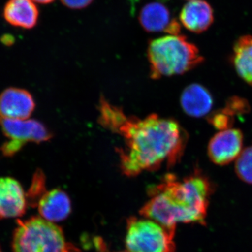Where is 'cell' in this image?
Returning <instances> with one entry per match:
<instances>
[{"label":"cell","instance_id":"8","mask_svg":"<svg viewBox=\"0 0 252 252\" xmlns=\"http://www.w3.org/2000/svg\"><path fill=\"white\" fill-rule=\"evenodd\" d=\"M28 205L27 196L21 184L13 177H1L0 220L22 217Z\"/></svg>","mask_w":252,"mask_h":252},{"label":"cell","instance_id":"19","mask_svg":"<svg viewBox=\"0 0 252 252\" xmlns=\"http://www.w3.org/2000/svg\"><path fill=\"white\" fill-rule=\"evenodd\" d=\"M208 122L214 127L220 130L231 128L233 125V117L227 114L224 111L214 112L208 117Z\"/></svg>","mask_w":252,"mask_h":252},{"label":"cell","instance_id":"3","mask_svg":"<svg viewBox=\"0 0 252 252\" xmlns=\"http://www.w3.org/2000/svg\"><path fill=\"white\" fill-rule=\"evenodd\" d=\"M147 57L150 77L153 79L185 74L204 61L197 46L180 34L164 36L150 41Z\"/></svg>","mask_w":252,"mask_h":252},{"label":"cell","instance_id":"23","mask_svg":"<svg viewBox=\"0 0 252 252\" xmlns=\"http://www.w3.org/2000/svg\"><path fill=\"white\" fill-rule=\"evenodd\" d=\"M0 252H2V251L1 250V248H0Z\"/></svg>","mask_w":252,"mask_h":252},{"label":"cell","instance_id":"16","mask_svg":"<svg viewBox=\"0 0 252 252\" xmlns=\"http://www.w3.org/2000/svg\"><path fill=\"white\" fill-rule=\"evenodd\" d=\"M235 172L240 180L252 185V146L243 149L237 158Z\"/></svg>","mask_w":252,"mask_h":252},{"label":"cell","instance_id":"15","mask_svg":"<svg viewBox=\"0 0 252 252\" xmlns=\"http://www.w3.org/2000/svg\"><path fill=\"white\" fill-rule=\"evenodd\" d=\"M232 61L240 77L252 86V36H243L235 41Z\"/></svg>","mask_w":252,"mask_h":252},{"label":"cell","instance_id":"12","mask_svg":"<svg viewBox=\"0 0 252 252\" xmlns=\"http://www.w3.org/2000/svg\"><path fill=\"white\" fill-rule=\"evenodd\" d=\"M180 19L188 31L199 34L206 31L213 23V9L204 0L189 1L182 8Z\"/></svg>","mask_w":252,"mask_h":252},{"label":"cell","instance_id":"25","mask_svg":"<svg viewBox=\"0 0 252 252\" xmlns=\"http://www.w3.org/2000/svg\"></svg>","mask_w":252,"mask_h":252},{"label":"cell","instance_id":"18","mask_svg":"<svg viewBox=\"0 0 252 252\" xmlns=\"http://www.w3.org/2000/svg\"><path fill=\"white\" fill-rule=\"evenodd\" d=\"M223 110L233 117L234 116L247 114L250 110V105L246 99L235 96V97H230L227 101L226 105Z\"/></svg>","mask_w":252,"mask_h":252},{"label":"cell","instance_id":"4","mask_svg":"<svg viewBox=\"0 0 252 252\" xmlns=\"http://www.w3.org/2000/svg\"><path fill=\"white\" fill-rule=\"evenodd\" d=\"M14 252H81L66 242L61 227L41 217L18 220L12 238Z\"/></svg>","mask_w":252,"mask_h":252},{"label":"cell","instance_id":"11","mask_svg":"<svg viewBox=\"0 0 252 252\" xmlns=\"http://www.w3.org/2000/svg\"><path fill=\"white\" fill-rule=\"evenodd\" d=\"M36 206L41 218L54 223L66 220L72 211L70 198L59 189L46 190Z\"/></svg>","mask_w":252,"mask_h":252},{"label":"cell","instance_id":"24","mask_svg":"<svg viewBox=\"0 0 252 252\" xmlns=\"http://www.w3.org/2000/svg\"><path fill=\"white\" fill-rule=\"evenodd\" d=\"M160 1H165V0H160Z\"/></svg>","mask_w":252,"mask_h":252},{"label":"cell","instance_id":"21","mask_svg":"<svg viewBox=\"0 0 252 252\" xmlns=\"http://www.w3.org/2000/svg\"><path fill=\"white\" fill-rule=\"evenodd\" d=\"M33 1H35L36 3H39V4H50V3L53 2L54 0H32Z\"/></svg>","mask_w":252,"mask_h":252},{"label":"cell","instance_id":"5","mask_svg":"<svg viewBox=\"0 0 252 252\" xmlns=\"http://www.w3.org/2000/svg\"><path fill=\"white\" fill-rule=\"evenodd\" d=\"M176 228L150 219L131 217L127 220L125 244L127 252H175Z\"/></svg>","mask_w":252,"mask_h":252},{"label":"cell","instance_id":"1","mask_svg":"<svg viewBox=\"0 0 252 252\" xmlns=\"http://www.w3.org/2000/svg\"><path fill=\"white\" fill-rule=\"evenodd\" d=\"M98 122L122 137L124 148L117 149L120 168L127 177L154 171L166 162L172 167L180 162L188 135L178 122L153 114L144 119L127 115L102 96Z\"/></svg>","mask_w":252,"mask_h":252},{"label":"cell","instance_id":"13","mask_svg":"<svg viewBox=\"0 0 252 252\" xmlns=\"http://www.w3.org/2000/svg\"><path fill=\"white\" fill-rule=\"evenodd\" d=\"M39 14V9L32 0H9L3 9L6 22L24 29L35 27Z\"/></svg>","mask_w":252,"mask_h":252},{"label":"cell","instance_id":"6","mask_svg":"<svg viewBox=\"0 0 252 252\" xmlns=\"http://www.w3.org/2000/svg\"><path fill=\"white\" fill-rule=\"evenodd\" d=\"M0 127L4 135L9 139L0 147L1 153L7 157L17 153L28 142L39 144L52 137V134L44 124L32 119L14 120L0 118Z\"/></svg>","mask_w":252,"mask_h":252},{"label":"cell","instance_id":"9","mask_svg":"<svg viewBox=\"0 0 252 252\" xmlns=\"http://www.w3.org/2000/svg\"><path fill=\"white\" fill-rule=\"evenodd\" d=\"M139 21L144 31L148 32H163L170 35L180 34V23L172 18L170 10L160 2L144 5L139 15Z\"/></svg>","mask_w":252,"mask_h":252},{"label":"cell","instance_id":"20","mask_svg":"<svg viewBox=\"0 0 252 252\" xmlns=\"http://www.w3.org/2000/svg\"><path fill=\"white\" fill-rule=\"evenodd\" d=\"M63 5L72 9H81L87 7L94 0H61Z\"/></svg>","mask_w":252,"mask_h":252},{"label":"cell","instance_id":"17","mask_svg":"<svg viewBox=\"0 0 252 252\" xmlns=\"http://www.w3.org/2000/svg\"><path fill=\"white\" fill-rule=\"evenodd\" d=\"M46 190L45 175L41 170H37L33 177L31 188L26 194L28 204L36 206L39 198Z\"/></svg>","mask_w":252,"mask_h":252},{"label":"cell","instance_id":"22","mask_svg":"<svg viewBox=\"0 0 252 252\" xmlns=\"http://www.w3.org/2000/svg\"><path fill=\"white\" fill-rule=\"evenodd\" d=\"M187 1H193V0H187Z\"/></svg>","mask_w":252,"mask_h":252},{"label":"cell","instance_id":"7","mask_svg":"<svg viewBox=\"0 0 252 252\" xmlns=\"http://www.w3.org/2000/svg\"><path fill=\"white\" fill-rule=\"evenodd\" d=\"M243 144V135L238 129L220 130L209 142L207 154L214 163L225 165L237 159Z\"/></svg>","mask_w":252,"mask_h":252},{"label":"cell","instance_id":"2","mask_svg":"<svg viewBox=\"0 0 252 252\" xmlns=\"http://www.w3.org/2000/svg\"><path fill=\"white\" fill-rule=\"evenodd\" d=\"M213 187L198 171L180 180L168 174L148 189L150 199L140 209L141 216L170 228L178 223H205Z\"/></svg>","mask_w":252,"mask_h":252},{"label":"cell","instance_id":"10","mask_svg":"<svg viewBox=\"0 0 252 252\" xmlns=\"http://www.w3.org/2000/svg\"><path fill=\"white\" fill-rule=\"evenodd\" d=\"M35 108L32 94L25 89L9 88L0 94V118L26 120Z\"/></svg>","mask_w":252,"mask_h":252},{"label":"cell","instance_id":"14","mask_svg":"<svg viewBox=\"0 0 252 252\" xmlns=\"http://www.w3.org/2000/svg\"><path fill=\"white\" fill-rule=\"evenodd\" d=\"M180 104L187 115L200 118L210 112L213 106V98L206 88L193 84L187 86L182 92Z\"/></svg>","mask_w":252,"mask_h":252}]
</instances>
